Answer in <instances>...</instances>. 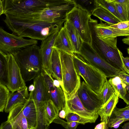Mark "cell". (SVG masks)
Instances as JSON below:
<instances>
[{
    "instance_id": "cell-27",
    "label": "cell",
    "mask_w": 129,
    "mask_h": 129,
    "mask_svg": "<svg viewBox=\"0 0 129 129\" xmlns=\"http://www.w3.org/2000/svg\"><path fill=\"white\" fill-rule=\"evenodd\" d=\"M7 55L0 50V84L7 86L8 84Z\"/></svg>"
},
{
    "instance_id": "cell-5",
    "label": "cell",
    "mask_w": 129,
    "mask_h": 129,
    "mask_svg": "<svg viewBox=\"0 0 129 129\" xmlns=\"http://www.w3.org/2000/svg\"><path fill=\"white\" fill-rule=\"evenodd\" d=\"M59 51L61 67V86L66 101L70 99L76 93L81 84L80 79L74 66L73 55Z\"/></svg>"
},
{
    "instance_id": "cell-12",
    "label": "cell",
    "mask_w": 129,
    "mask_h": 129,
    "mask_svg": "<svg viewBox=\"0 0 129 129\" xmlns=\"http://www.w3.org/2000/svg\"><path fill=\"white\" fill-rule=\"evenodd\" d=\"M77 95L84 107L91 111H98L104 105L103 100L84 81L81 83Z\"/></svg>"
},
{
    "instance_id": "cell-38",
    "label": "cell",
    "mask_w": 129,
    "mask_h": 129,
    "mask_svg": "<svg viewBox=\"0 0 129 129\" xmlns=\"http://www.w3.org/2000/svg\"><path fill=\"white\" fill-rule=\"evenodd\" d=\"M113 1L120 4L127 12H129V0H113Z\"/></svg>"
},
{
    "instance_id": "cell-24",
    "label": "cell",
    "mask_w": 129,
    "mask_h": 129,
    "mask_svg": "<svg viewBox=\"0 0 129 129\" xmlns=\"http://www.w3.org/2000/svg\"><path fill=\"white\" fill-rule=\"evenodd\" d=\"M118 94L115 92L109 100L98 111V113L101 118V122L108 124L112 112L118 101Z\"/></svg>"
},
{
    "instance_id": "cell-6",
    "label": "cell",
    "mask_w": 129,
    "mask_h": 129,
    "mask_svg": "<svg viewBox=\"0 0 129 129\" xmlns=\"http://www.w3.org/2000/svg\"><path fill=\"white\" fill-rule=\"evenodd\" d=\"M73 60L76 70L85 83L97 93L101 91L107 80L106 77L98 69L85 61L79 54L74 53Z\"/></svg>"
},
{
    "instance_id": "cell-41",
    "label": "cell",
    "mask_w": 129,
    "mask_h": 129,
    "mask_svg": "<svg viewBox=\"0 0 129 129\" xmlns=\"http://www.w3.org/2000/svg\"><path fill=\"white\" fill-rule=\"evenodd\" d=\"M0 129H13L10 122L7 120L2 123L0 125Z\"/></svg>"
},
{
    "instance_id": "cell-30",
    "label": "cell",
    "mask_w": 129,
    "mask_h": 129,
    "mask_svg": "<svg viewBox=\"0 0 129 129\" xmlns=\"http://www.w3.org/2000/svg\"><path fill=\"white\" fill-rule=\"evenodd\" d=\"M115 92L114 88L107 79L101 91L98 94L103 100L104 105L109 100Z\"/></svg>"
},
{
    "instance_id": "cell-23",
    "label": "cell",
    "mask_w": 129,
    "mask_h": 129,
    "mask_svg": "<svg viewBox=\"0 0 129 129\" xmlns=\"http://www.w3.org/2000/svg\"><path fill=\"white\" fill-rule=\"evenodd\" d=\"M50 60L49 73L54 79L62 83L61 67L59 51L53 48Z\"/></svg>"
},
{
    "instance_id": "cell-15",
    "label": "cell",
    "mask_w": 129,
    "mask_h": 129,
    "mask_svg": "<svg viewBox=\"0 0 129 129\" xmlns=\"http://www.w3.org/2000/svg\"><path fill=\"white\" fill-rule=\"evenodd\" d=\"M65 107L69 113H76L81 117L92 121L94 123L99 116L98 111H90L84 107L77 92L70 99L66 101Z\"/></svg>"
},
{
    "instance_id": "cell-14",
    "label": "cell",
    "mask_w": 129,
    "mask_h": 129,
    "mask_svg": "<svg viewBox=\"0 0 129 129\" xmlns=\"http://www.w3.org/2000/svg\"><path fill=\"white\" fill-rule=\"evenodd\" d=\"M35 88L29 94L33 100L36 108L43 106L50 100L44 78L42 74L34 79Z\"/></svg>"
},
{
    "instance_id": "cell-49",
    "label": "cell",
    "mask_w": 129,
    "mask_h": 129,
    "mask_svg": "<svg viewBox=\"0 0 129 129\" xmlns=\"http://www.w3.org/2000/svg\"><path fill=\"white\" fill-rule=\"evenodd\" d=\"M28 129H34V128H28Z\"/></svg>"
},
{
    "instance_id": "cell-13",
    "label": "cell",
    "mask_w": 129,
    "mask_h": 129,
    "mask_svg": "<svg viewBox=\"0 0 129 129\" xmlns=\"http://www.w3.org/2000/svg\"><path fill=\"white\" fill-rule=\"evenodd\" d=\"M7 76L8 84L7 87L9 91L13 92L25 87L19 68L12 54H8Z\"/></svg>"
},
{
    "instance_id": "cell-16",
    "label": "cell",
    "mask_w": 129,
    "mask_h": 129,
    "mask_svg": "<svg viewBox=\"0 0 129 129\" xmlns=\"http://www.w3.org/2000/svg\"><path fill=\"white\" fill-rule=\"evenodd\" d=\"M90 22L96 35L102 38L117 37L119 36H129V29L120 30L110 27L102 21L98 23L96 20H90Z\"/></svg>"
},
{
    "instance_id": "cell-47",
    "label": "cell",
    "mask_w": 129,
    "mask_h": 129,
    "mask_svg": "<svg viewBox=\"0 0 129 129\" xmlns=\"http://www.w3.org/2000/svg\"><path fill=\"white\" fill-rule=\"evenodd\" d=\"M34 86L33 84L30 85L29 86L28 90L30 92L33 91L34 90Z\"/></svg>"
},
{
    "instance_id": "cell-36",
    "label": "cell",
    "mask_w": 129,
    "mask_h": 129,
    "mask_svg": "<svg viewBox=\"0 0 129 129\" xmlns=\"http://www.w3.org/2000/svg\"><path fill=\"white\" fill-rule=\"evenodd\" d=\"M113 2L114 3L119 13L123 19V21H129V13L127 12L120 4L115 3L114 2Z\"/></svg>"
},
{
    "instance_id": "cell-3",
    "label": "cell",
    "mask_w": 129,
    "mask_h": 129,
    "mask_svg": "<svg viewBox=\"0 0 129 129\" xmlns=\"http://www.w3.org/2000/svg\"><path fill=\"white\" fill-rule=\"evenodd\" d=\"M91 33L90 45L106 62L119 70L129 74L124 66L117 46V38H103L95 34L89 21Z\"/></svg>"
},
{
    "instance_id": "cell-40",
    "label": "cell",
    "mask_w": 129,
    "mask_h": 129,
    "mask_svg": "<svg viewBox=\"0 0 129 129\" xmlns=\"http://www.w3.org/2000/svg\"><path fill=\"white\" fill-rule=\"evenodd\" d=\"M119 52L124 66L127 71L129 73V57H124L122 53L119 50Z\"/></svg>"
},
{
    "instance_id": "cell-29",
    "label": "cell",
    "mask_w": 129,
    "mask_h": 129,
    "mask_svg": "<svg viewBox=\"0 0 129 129\" xmlns=\"http://www.w3.org/2000/svg\"><path fill=\"white\" fill-rule=\"evenodd\" d=\"M108 81L114 88L115 92L118 93V98L123 100L126 93V84L117 76L111 78Z\"/></svg>"
},
{
    "instance_id": "cell-21",
    "label": "cell",
    "mask_w": 129,
    "mask_h": 129,
    "mask_svg": "<svg viewBox=\"0 0 129 129\" xmlns=\"http://www.w3.org/2000/svg\"><path fill=\"white\" fill-rule=\"evenodd\" d=\"M23 113L27 123L28 128L36 129L37 126V112L36 106L31 96L23 105L22 108Z\"/></svg>"
},
{
    "instance_id": "cell-48",
    "label": "cell",
    "mask_w": 129,
    "mask_h": 129,
    "mask_svg": "<svg viewBox=\"0 0 129 129\" xmlns=\"http://www.w3.org/2000/svg\"><path fill=\"white\" fill-rule=\"evenodd\" d=\"M129 48H128L127 49V52L128 54H129Z\"/></svg>"
},
{
    "instance_id": "cell-26",
    "label": "cell",
    "mask_w": 129,
    "mask_h": 129,
    "mask_svg": "<svg viewBox=\"0 0 129 129\" xmlns=\"http://www.w3.org/2000/svg\"><path fill=\"white\" fill-rule=\"evenodd\" d=\"M45 117L48 126L58 116L59 111L52 101L50 99L44 105Z\"/></svg>"
},
{
    "instance_id": "cell-2",
    "label": "cell",
    "mask_w": 129,
    "mask_h": 129,
    "mask_svg": "<svg viewBox=\"0 0 129 129\" xmlns=\"http://www.w3.org/2000/svg\"><path fill=\"white\" fill-rule=\"evenodd\" d=\"M40 47L37 44L29 46L13 53L25 82L34 79L42 73Z\"/></svg>"
},
{
    "instance_id": "cell-39",
    "label": "cell",
    "mask_w": 129,
    "mask_h": 129,
    "mask_svg": "<svg viewBox=\"0 0 129 129\" xmlns=\"http://www.w3.org/2000/svg\"><path fill=\"white\" fill-rule=\"evenodd\" d=\"M118 76L124 83L129 84V74L123 71H120L117 75Z\"/></svg>"
},
{
    "instance_id": "cell-32",
    "label": "cell",
    "mask_w": 129,
    "mask_h": 129,
    "mask_svg": "<svg viewBox=\"0 0 129 129\" xmlns=\"http://www.w3.org/2000/svg\"><path fill=\"white\" fill-rule=\"evenodd\" d=\"M65 119L68 122H76L80 124H85L87 123H94L92 121L81 117L77 114L72 112H69Z\"/></svg>"
},
{
    "instance_id": "cell-19",
    "label": "cell",
    "mask_w": 129,
    "mask_h": 129,
    "mask_svg": "<svg viewBox=\"0 0 129 129\" xmlns=\"http://www.w3.org/2000/svg\"><path fill=\"white\" fill-rule=\"evenodd\" d=\"M29 98L28 88L26 86L14 92H10L4 111L7 113L15 105L19 104H24Z\"/></svg>"
},
{
    "instance_id": "cell-8",
    "label": "cell",
    "mask_w": 129,
    "mask_h": 129,
    "mask_svg": "<svg viewBox=\"0 0 129 129\" xmlns=\"http://www.w3.org/2000/svg\"><path fill=\"white\" fill-rule=\"evenodd\" d=\"M91 15L87 9L77 4L66 16V20L77 30L83 41L90 44L91 39L89 21Z\"/></svg>"
},
{
    "instance_id": "cell-33",
    "label": "cell",
    "mask_w": 129,
    "mask_h": 129,
    "mask_svg": "<svg viewBox=\"0 0 129 129\" xmlns=\"http://www.w3.org/2000/svg\"><path fill=\"white\" fill-rule=\"evenodd\" d=\"M129 114V105L121 109L118 108L116 106L113 109L110 118H123L127 120L125 118L124 116Z\"/></svg>"
},
{
    "instance_id": "cell-25",
    "label": "cell",
    "mask_w": 129,
    "mask_h": 129,
    "mask_svg": "<svg viewBox=\"0 0 129 129\" xmlns=\"http://www.w3.org/2000/svg\"><path fill=\"white\" fill-rule=\"evenodd\" d=\"M91 14L98 17L100 21L106 22L109 25L120 22L108 10L100 6H96L93 9Z\"/></svg>"
},
{
    "instance_id": "cell-43",
    "label": "cell",
    "mask_w": 129,
    "mask_h": 129,
    "mask_svg": "<svg viewBox=\"0 0 129 129\" xmlns=\"http://www.w3.org/2000/svg\"><path fill=\"white\" fill-rule=\"evenodd\" d=\"M108 124L105 122H101L95 126L94 129H107Z\"/></svg>"
},
{
    "instance_id": "cell-45",
    "label": "cell",
    "mask_w": 129,
    "mask_h": 129,
    "mask_svg": "<svg viewBox=\"0 0 129 129\" xmlns=\"http://www.w3.org/2000/svg\"><path fill=\"white\" fill-rule=\"evenodd\" d=\"M122 41L123 42L126 44L129 45V37H127V38L123 39Z\"/></svg>"
},
{
    "instance_id": "cell-17",
    "label": "cell",
    "mask_w": 129,
    "mask_h": 129,
    "mask_svg": "<svg viewBox=\"0 0 129 129\" xmlns=\"http://www.w3.org/2000/svg\"><path fill=\"white\" fill-rule=\"evenodd\" d=\"M59 31L49 35L42 41L40 53L42 69L49 73L50 60L55 40Z\"/></svg>"
},
{
    "instance_id": "cell-22",
    "label": "cell",
    "mask_w": 129,
    "mask_h": 129,
    "mask_svg": "<svg viewBox=\"0 0 129 129\" xmlns=\"http://www.w3.org/2000/svg\"><path fill=\"white\" fill-rule=\"evenodd\" d=\"M63 26L71 42L74 53H78L84 41L77 30L68 20H66Z\"/></svg>"
},
{
    "instance_id": "cell-37",
    "label": "cell",
    "mask_w": 129,
    "mask_h": 129,
    "mask_svg": "<svg viewBox=\"0 0 129 129\" xmlns=\"http://www.w3.org/2000/svg\"><path fill=\"white\" fill-rule=\"evenodd\" d=\"M109 26L111 27L120 30L129 29V21H120Z\"/></svg>"
},
{
    "instance_id": "cell-35",
    "label": "cell",
    "mask_w": 129,
    "mask_h": 129,
    "mask_svg": "<svg viewBox=\"0 0 129 129\" xmlns=\"http://www.w3.org/2000/svg\"><path fill=\"white\" fill-rule=\"evenodd\" d=\"M126 121V120L123 118H110L107 124L108 127L117 128L120 124Z\"/></svg>"
},
{
    "instance_id": "cell-18",
    "label": "cell",
    "mask_w": 129,
    "mask_h": 129,
    "mask_svg": "<svg viewBox=\"0 0 129 129\" xmlns=\"http://www.w3.org/2000/svg\"><path fill=\"white\" fill-rule=\"evenodd\" d=\"M24 104H17L9 112L7 120L11 123L13 129H28V128L27 120L22 111Z\"/></svg>"
},
{
    "instance_id": "cell-7",
    "label": "cell",
    "mask_w": 129,
    "mask_h": 129,
    "mask_svg": "<svg viewBox=\"0 0 129 129\" xmlns=\"http://www.w3.org/2000/svg\"><path fill=\"white\" fill-rule=\"evenodd\" d=\"M74 0H70L68 3L46 8L42 10L20 16L29 20L53 22L66 18L67 14L77 5Z\"/></svg>"
},
{
    "instance_id": "cell-9",
    "label": "cell",
    "mask_w": 129,
    "mask_h": 129,
    "mask_svg": "<svg viewBox=\"0 0 129 129\" xmlns=\"http://www.w3.org/2000/svg\"><path fill=\"white\" fill-rule=\"evenodd\" d=\"M86 62L96 68L106 78L113 77L120 71L106 62L96 53L90 44L83 42L78 53Z\"/></svg>"
},
{
    "instance_id": "cell-42",
    "label": "cell",
    "mask_w": 129,
    "mask_h": 129,
    "mask_svg": "<svg viewBox=\"0 0 129 129\" xmlns=\"http://www.w3.org/2000/svg\"><path fill=\"white\" fill-rule=\"evenodd\" d=\"M68 113L69 112L65 107L60 110L58 113V116L60 118L65 119Z\"/></svg>"
},
{
    "instance_id": "cell-46",
    "label": "cell",
    "mask_w": 129,
    "mask_h": 129,
    "mask_svg": "<svg viewBox=\"0 0 129 129\" xmlns=\"http://www.w3.org/2000/svg\"><path fill=\"white\" fill-rule=\"evenodd\" d=\"M122 128L123 129H129V122L124 123Z\"/></svg>"
},
{
    "instance_id": "cell-11",
    "label": "cell",
    "mask_w": 129,
    "mask_h": 129,
    "mask_svg": "<svg viewBox=\"0 0 129 129\" xmlns=\"http://www.w3.org/2000/svg\"><path fill=\"white\" fill-rule=\"evenodd\" d=\"M43 76L50 98L59 111L65 107L64 94L59 82L52 77L51 74L42 70Z\"/></svg>"
},
{
    "instance_id": "cell-4",
    "label": "cell",
    "mask_w": 129,
    "mask_h": 129,
    "mask_svg": "<svg viewBox=\"0 0 129 129\" xmlns=\"http://www.w3.org/2000/svg\"><path fill=\"white\" fill-rule=\"evenodd\" d=\"M68 2V0H5L4 11L9 16L17 17L66 4Z\"/></svg>"
},
{
    "instance_id": "cell-10",
    "label": "cell",
    "mask_w": 129,
    "mask_h": 129,
    "mask_svg": "<svg viewBox=\"0 0 129 129\" xmlns=\"http://www.w3.org/2000/svg\"><path fill=\"white\" fill-rule=\"evenodd\" d=\"M38 41L26 39L6 32L0 27V50L6 54L13 53L28 46L37 44Z\"/></svg>"
},
{
    "instance_id": "cell-34",
    "label": "cell",
    "mask_w": 129,
    "mask_h": 129,
    "mask_svg": "<svg viewBox=\"0 0 129 129\" xmlns=\"http://www.w3.org/2000/svg\"><path fill=\"white\" fill-rule=\"evenodd\" d=\"M55 123L59 124L66 129H76L80 123L76 122H68L61 119L57 116L53 121Z\"/></svg>"
},
{
    "instance_id": "cell-31",
    "label": "cell",
    "mask_w": 129,
    "mask_h": 129,
    "mask_svg": "<svg viewBox=\"0 0 129 129\" xmlns=\"http://www.w3.org/2000/svg\"><path fill=\"white\" fill-rule=\"evenodd\" d=\"M10 93L6 86L0 84V112L4 110Z\"/></svg>"
},
{
    "instance_id": "cell-20",
    "label": "cell",
    "mask_w": 129,
    "mask_h": 129,
    "mask_svg": "<svg viewBox=\"0 0 129 129\" xmlns=\"http://www.w3.org/2000/svg\"><path fill=\"white\" fill-rule=\"evenodd\" d=\"M53 48L72 55L74 54L73 47L63 26L58 32Z\"/></svg>"
},
{
    "instance_id": "cell-1",
    "label": "cell",
    "mask_w": 129,
    "mask_h": 129,
    "mask_svg": "<svg viewBox=\"0 0 129 129\" xmlns=\"http://www.w3.org/2000/svg\"><path fill=\"white\" fill-rule=\"evenodd\" d=\"M66 18L53 22L6 16L4 21L13 33L22 37L42 41L63 27Z\"/></svg>"
},
{
    "instance_id": "cell-28",
    "label": "cell",
    "mask_w": 129,
    "mask_h": 129,
    "mask_svg": "<svg viewBox=\"0 0 129 129\" xmlns=\"http://www.w3.org/2000/svg\"><path fill=\"white\" fill-rule=\"evenodd\" d=\"M96 6L102 7L109 11L120 21H123L119 13L113 0H96L94 1Z\"/></svg>"
},
{
    "instance_id": "cell-44",
    "label": "cell",
    "mask_w": 129,
    "mask_h": 129,
    "mask_svg": "<svg viewBox=\"0 0 129 129\" xmlns=\"http://www.w3.org/2000/svg\"><path fill=\"white\" fill-rule=\"evenodd\" d=\"M5 0H0V16L4 14V4Z\"/></svg>"
}]
</instances>
